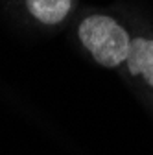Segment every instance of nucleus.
<instances>
[{
  "mask_svg": "<svg viewBox=\"0 0 153 155\" xmlns=\"http://www.w3.org/2000/svg\"><path fill=\"white\" fill-rule=\"evenodd\" d=\"M26 6L43 24H57L68 15L72 0H26Z\"/></svg>",
  "mask_w": 153,
  "mask_h": 155,
  "instance_id": "7ed1b4c3",
  "label": "nucleus"
},
{
  "mask_svg": "<svg viewBox=\"0 0 153 155\" xmlns=\"http://www.w3.org/2000/svg\"><path fill=\"white\" fill-rule=\"evenodd\" d=\"M80 39L92 57L103 67H118L127 59L129 35L111 17L92 15L80 24Z\"/></svg>",
  "mask_w": 153,
  "mask_h": 155,
  "instance_id": "f257e3e1",
  "label": "nucleus"
},
{
  "mask_svg": "<svg viewBox=\"0 0 153 155\" xmlns=\"http://www.w3.org/2000/svg\"><path fill=\"white\" fill-rule=\"evenodd\" d=\"M125 61L131 74L142 76L146 83L153 87V39H133Z\"/></svg>",
  "mask_w": 153,
  "mask_h": 155,
  "instance_id": "f03ea898",
  "label": "nucleus"
}]
</instances>
